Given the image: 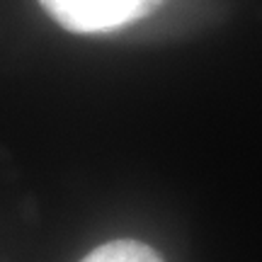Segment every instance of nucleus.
<instances>
[{
    "mask_svg": "<svg viewBox=\"0 0 262 262\" xmlns=\"http://www.w3.org/2000/svg\"><path fill=\"white\" fill-rule=\"evenodd\" d=\"M163 0H39L49 17L75 34H104L150 15Z\"/></svg>",
    "mask_w": 262,
    "mask_h": 262,
    "instance_id": "1",
    "label": "nucleus"
},
{
    "mask_svg": "<svg viewBox=\"0 0 262 262\" xmlns=\"http://www.w3.org/2000/svg\"><path fill=\"white\" fill-rule=\"evenodd\" d=\"M80 262H163L160 255L139 243V241H112L100 248H95L93 253H88Z\"/></svg>",
    "mask_w": 262,
    "mask_h": 262,
    "instance_id": "2",
    "label": "nucleus"
}]
</instances>
